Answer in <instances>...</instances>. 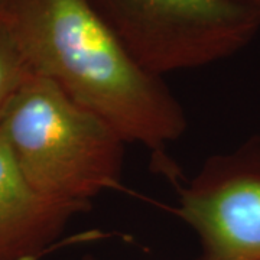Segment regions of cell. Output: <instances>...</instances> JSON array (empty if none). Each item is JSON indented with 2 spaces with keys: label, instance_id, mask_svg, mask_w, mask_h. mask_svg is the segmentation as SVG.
I'll use <instances>...</instances> for the list:
<instances>
[{
  "label": "cell",
  "instance_id": "6",
  "mask_svg": "<svg viewBox=\"0 0 260 260\" xmlns=\"http://www.w3.org/2000/svg\"><path fill=\"white\" fill-rule=\"evenodd\" d=\"M30 74L32 70L16 41L0 20V124Z\"/></svg>",
  "mask_w": 260,
  "mask_h": 260
},
{
  "label": "cell",
  "instance_id": "8",
  "mask_svg": "<svg viewBox=\"0 0 260 260\" xmlns=\"http://www.w3.org/2000/svg\"><path fill=\"white\" fill-rule=\"evenodd\" d=\"M80 260H97V259L94 257L93 254H85V256H83Z\"/></svg>",
  "mask_w": 260,
  "mask_h": 260
},
{
  "label": "cell",
  "instance_id": "3",
  "mask_svg": "<svg viewBox=\"0 0 260 260\" xmlns=\"http://www.w3.org/2000/svg\"><path fill=\"white\" fill-rule=\"evenodd\" d=\"M130 54L165 77L223 61L256 38L260 13L240 0H90Z\"/></svg>",
  "mask_w": 260,
  "mask_h": 260
},
{
  "label": "cell",
  "instance_id": "1",
  "mask_svg": "<svg viewBox=\"0 0 260 260\" xmlns=\"http://www.w3.org/2000/svg\"><path fill=\"white\" fill-rule=\"evenodd\" d=\"M0 20L34 74L54 81L126 143L149 150L165 175L177 177L167 152L188 130L185 109L90 0H0Z\"/></svg>",
  "mask_w": 260,
  "mask_h": 260
},
{
  "label": "cell",
  "instance_id": "2",
  "mask_svg": "<svg viewBox=\"0 0 260 260\" xmlns=\"http://www.w3.org/2000/svg\"><path fill=\"white\" fill-rule=\"evenodd\" d=\"M0 136L28 185L51 203L83 213L121 188L126 142L42 75L22 85Z\"/></svg>",
  "mask_w": 260,
  "mask_h": 260
},
{
  "label": "cell",
  "instance_id": "7",
  "mask_svg": "<svg viewBox=\"0 0 260 260\" xmlns=\"http://www.w3.org/2000/svg\"><path fill=\"white\" fill-rule=\"evenodd\" d=\"M240 2L246 3V5H249L250 8L256 9L260 13V0H240Z\"/></svg>",
  "mask_w": 260,
  "mask_h": 260
},
{
  "label": "cell",
  "instance_id": "4",
  "mask_svg": "<svg viewBox=\"0 0 260 260\" xmlns=\"http://www.w3.org/2000/svg\"><path fill=\"white\" fill-rule=\"evenodd\" d=\"M174 214L197 237L194 260H260L259 135L205 159Z\"/></svg>",
  "mask_w": 260,
  "mask_h": 260
},
{
  "label": "cell",
  "instance_id": "5",
  "mask_svg": "<svg viewBox=\"0 0 260 260\" xmlns=\"http://www.w3.org/2000/svg\"><path fill=\"white\" fill-rule=\"evenodd\" d=\"M80 211L38 195L0 136V260H41L54 251Z\"/></svg>",
  "mask_w": 260,
  "mask_h": 260
}]
</instances>
